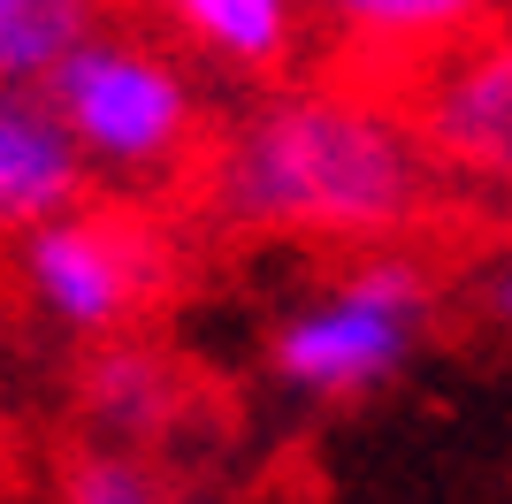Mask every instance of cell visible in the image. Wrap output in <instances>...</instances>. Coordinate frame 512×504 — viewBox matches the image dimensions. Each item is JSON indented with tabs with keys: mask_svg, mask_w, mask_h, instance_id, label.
Segmentation results:
<instances>
[{
	"mask_svg": "<svg viewBox=\"0 0 512 504\" xmlns=\"http://www.w3.org/2000/svg\"><path fill=\"white\" fill-rule=\"evenodd\" d=\"M62 504H169V482L153 474L146 451L85 443V451L62 466Z\"/></svg>",
	"mask_w": 512,
	"mask_h": 504,
	"instance_id": "8fae6325",
	"label": "cell"
},
{
	"mask_svg": "<svg viewBox=\"0 0 512 504\" xmlns=\"http://www.w3.org/2000/svg\"><path fill=\"white\" fill-rule=\"evenodd\" d=\"M398 92H406V115L421 130L436 176L451 191L512 207V31L505 23L444 46Z\"/></svg>",
	"mask_w": 512,
	"mask_h": 504,
	"instance_id": "5b68a950",
	"label": "cell"
},
{
	"mask_svg": "<svg viewBox=\"0 0 512 504\" xmlns=\"http://www.w3.org/2000/svg\"><path fill=\"white\" fill-rule=\"evenodd\" d=\"M115 8L146 16V31H161L192 62L222 69V77H245V84L291 77L299 54L314 46L306 0H115Z\"/></svg>",
	"mask_w": 512,
	"mask_h": 504,
	"instance_id": "52a82bcc",
	"label": "cell"
},
{
	"mask_svg": "<svg viewBox=\"0 0 512 504\" xmlns=\"http://www.w3.org/2000/svg\"><path fill=\"white\" fill-rule=\"evenodd\" d=\"M428 321H436V275L421 252H360L344 275H329L314 298H299L268 329V382L306 405L375 398L413 367Z\"/></svg>",
	"mask_w": 512,
	"mask_h": 504,
	"instance_id": "3957f363",
	"label": "cell"
},
{
	"mask_svg": "<svg viewBox=\"0 0 512 504\" xmlns=\"http://www.w3.org/2000/svg\"><path fill=\"white\" fill-rule=\"evenodd\" d=\"M16 275L54 329H69L77 344H107L161 306V291L176 283V245L153 214L85 199L16 237Z\"/></svg>",
	"mask_w": 512,
	"mask_h": 504,
	"instance_id": "277c9868",
	"label": "cell"
},
{
	"mask_svg": "<svg viewBox=\"0 0 512 504\" xmlns=\"http://www.w3.org/2000/svg\"><path fill=\"white\" fill-rule=\"evenodd\" d=\"M169 504H214V497H169Z\"/></svg>",
	"mask_w": 512,
	"mask_h": 504,
	"instance_id": "4fadbf2b",
	"label": "cell"
},
{
	"mask_svg": "<svg viewBox=\"0 0 512 504\" xmlns=\"http://www.w3.org/2000/svg\"><path fill=\"white\" fill-rule=\"evenodd\" d=\"M482 314H490L497 329H512V260L490 275V283H482Z\"/></svg>",
	"mask_w": 512,
	"mask_h": 504,
	"instance_id": "7c38bea8",
	"label": "cell"
},
{
	"mask_svg": "<svg viewBox=\"0 0 512 504\" xmlns=\"http://www.w3.org/2000/svg\"><path fill=\"white\" fill-rule=\"evenodd\" d=\"M192 390H184V367L169 352H153L138 336H107L92 344L85 367H77V420H85L92 443H115V451H153L184 420Z\"/></svg>",
	"mask_w": 512,
	"mask_h": 504,
	"instance_id": "ba28073f",
	"label": "cell"
},
{
	"mask_svg": "<svg viewBox=\"0 0 512 504\" xmlns=\"http://www.w3.org/2000/svg\"><path fill=\"white\" fill-rule=\"evenodd\" d=\"M115 0H0V84L39 92L69 46L100 31Z\"/></svg>",
	"mask_w": 512,
	"mask_h": 504,
	"instance_id": "30bf717a",
	"label": "cell"
},
{
	"mask_svg": "<svg viewBox=\"0 0 512 504\" xmlns=\"http://www.w3.org/2000/svg\"><path fill=\"white\" fill-rule=\"evenodd\" d=\"M222 237L291 245H413L444 222L451 184L436 176L406 92L352 69L276 77L207 130L192 184Z\"/></svg>",
	"mask_w": 512,
	"mask_h": 504,
	"instance_id": "6da1fadb",
	"label": "cell"
},
{
	"mask_svg": "<svg viewBox=\"0 0 512 504\" xmlns=\"http://www.w3.org/2000/svg\"><path fill=\"white\" fill-rule=\"evenodd\" d=\"M39 92L62 115V130L77 138L85 168L123 191L192 184L207 130H214V107L192 77V54L169 46L161 31H130V23L85 31Z\"/></svg>",
	"mask_w": 512,
	"mask_h": 504,
	"instance_id": "7a4b0ae2",
	"label": "cell"
},
{
	"mask_svg": "<svg viewBox=\"0 0 512 504\" xmlns=\"http://www.w3.org/2000/svg\"><path fill=\"white\" fill-rule=\"evenodd\" d=\"M92 168L46 92H8L0 84V237H23L54 214L85 207Z\"/></svg>",
	"mask_w": 512,
	"mask_h": 504,
	"instance_id": "9c48e42d",
	"label": "cell"
},
{
	"mask_svg": "<svg viewBox=\"0 0 512 504\" xmlns=\"http://www.w3.org/2000/svg\"><path fill=\"white\" fill-rule=\"evenodd\" d=\"M497 8L505 0H306L314 46L329 54V69H352L375 84H406L444 46L490 31Z\"/></svg>",
	"mask_w": 512,
	"mask_h": 504,
	"instance_id": "8992f818",
	"label": "cell"
}]
</instances>
